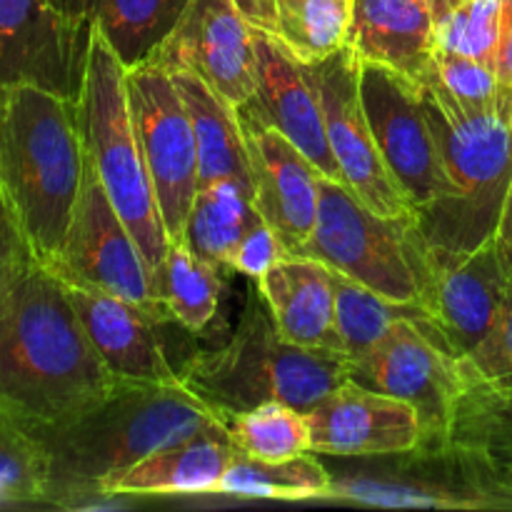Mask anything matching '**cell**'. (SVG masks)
<instances>
[{"instance_id": "1", "label": "cell", "mask_w": 512, "mask_h": 512, "mask_svg": "<svg viewBox=\"0 0 512 512\" xmlns=\"http://www.w3.org/2000/svg\"><path fill=\"white\" fill-rule=\"evenodd\" d=\"M118 385L63 280L43 263L30 265L0 300V410L45 433L73 423Z\"/></svg>"}, {"instance_id": "2", "label": "cell", "mask_w": 512, "mask_h": 512, "mask_svg": "<svg viewBox=\"0 0 512 512\" xmlns=\"http://www.w3.org/2000/svg\"><path fill=\"white\" fill-rule=\"evenodd\" d=\"M218 420L183 383H120L73 423L33 433L48 455V508H98L108 480Z\"/></svg>"}, {"instance_id": "3", "label": "cell", "mask_w": 512, "mask_h": 512, "mask_svg": "<svg viewBox=\"0 0 512 512\" xmlns=\"http://www.w3.org/2000/svg\"><path fill=\"white\" fill-rule=\"evenodd\" d=\"M88 173L78 100L33 83L0 88V193L38 263H55Z\"/></svg>"}, {"instance_id": "4", "label": "cell", "mask_w": 512, "mask_h": 512, "mask_svg": "<svg viewBox=\"0 0 512 512\" xmlns=\"http://www.w3.org/2000/svg\"><path fill=\"white\" fill-rule=\"evenodd\" d=\"M180 380L218 418L268 400L308 413L330 390L350 380V363L333 350L300 348L280 338L258 285H253L228 343L195 353L180 370Z\"/></svg>"}, {"instance_id": "5", "label": "cell", "mask_w": 512, "mask_h": 512, "mask_svg": "<svg viewBox=\"0 0 512 512\" xmlns=\"http://www.w3.org/2000/svg\"><path fill=\"white\" fill-rule=\"evenodd\" d=\"M425 115L440 158L453 180L448 205L415 215L425 243L445 250H475L495 238L512 178V135L503 113H470L433 75L420 83Z\"/></svg>"}, {"instance_id": "6", "label": "cell", "mask_w": 512, "mask_h": 512, "mask_svg": "<svg viewBox=\"0 0 512 512\" xmlns=\"http://www.w3.org/2000/svg\"><path fill=\"white\" fill-rule=\"evenodd\" d=\"M78 115L90 165L153 273L168 253L170 238L135 130L128 68L95 25L88 35Z\"/></svg>"}, {"instance_id": "7", "label": "cell", "mask_w": 512, "mask_h": 512, "mask_svg": "<svg viewBox=\"0 0 512 512\" xmlns=\"http://www.w3.org/2000/svg\"><path fill=\"white\" fill-rule=\"evenodd\" d=\"M425 238L415 215L385 218L345 183L320 175L318 220L303 253L393 303H418Z\"/></svg>"}, {"instance_id": "8", "label": "cell", "mask_w": 512, "mask_h": 512, "mask_svg": "<svg viewBox=\"0 0 512 512\" xmlns=\"http://www.w3.org/2000/svg\"><path fill=\"white\" fill-rule=\"evenodd\" d=\"M388 460L333 478L328 498L383 508L512 510V490L450 443H423Z\"/></svg>"}, {"instance_id": "9", "label": "cell", "mask_w": 512, "mask_h": 512, "mask_svg": "<svg viewBox=\"0 0 512 512\" xmlns=\"http://www.w3.org/2000/svg\"><path fill=\"white\" fill-rule=\"evenodd\" d=\"M350 380L413 405L423 423V443L445 440L468 390L460 358L428 313L395 323L368 353L350 360Z\"/></svg>"}, {"instance_id": "10", "label": "cell", "mask_w": 512, "mask_h": 512, "mask_svg": "<svg viewBox=\"0 0 512 512\" xmlns=\"http://www.w3.org/2000/svg\"><path fill=\"white\" fill-rule=\"evenodd\" d=\"M360 98L383 163L413 213L448 205L455 188L425 115L420 85L395 70L360 60Z\"/></svg>"}, {"instance_id": "11", "label": "cell", "mask_w": 512, "mask_h": 512, "mask_svg": "<svg viewBox=\"0 0 512 512\" xmlns=\"http://www.w3.org/2000/svg\"><path fill=\"white\" fill-rule=\"evenodd\" d=\"M128 95L165 233L175 243L183 240L185 220L200 188L193 123L173 75L153 60L128 70Z\"/></svg>"}, {"instance_id": "12", "label": "cell", "mask_w": 512, "mask_h": 512, "mask_svg": "<svg viewBox=\"0 0 512 512\" xmlns=\"http://www.w3.org/2000/svg\"><path fill=\"white\" fill-rule=\"evenodd\" d=\"M510 285L512 255L498 238L465 253L425 243L418 305L458 358L493 328Z\"/></svg>"}, {"instance_id": "13", "label": "cell", "mask_w": 512, "mask_h": 512, "mask_svg": "<svg viewBox=\"0 0 512 512\" xmlns=\"http://www.w3.org/2000/svg\"><path fill=\"white\" fill-rule=\"evenodd\" d=\"M50 270L65 285L145 305L168 320L153 300L150 270L143 253L110 203L90 160L73 220Z\"/></svg>"}, {"instance_id": "14", "label": "cell", "mask_w": 512, "mask_h": 512, "mask_svg": "<svg viewBox=\"0 0 512 512\" xmlns=\"http://www.w3.org/2000/svg\"><path fill=\"white\" fill-rule=\"evenodd\" d=\"M323 103L325 133L343 183L385 218L415 215L383 163L360 98V60L350 45L320 63L305 65Z\"/></svg>"}, {"instance_id": "15", "label": "cell", "mask_w": 512, "mask_h": 512, "mask_svg": "<svg viewBox=\"0 0 512 512\" xmlns=\"http://www.w3.org/2000/svg\"><path fill=\"white\" fill-rule=\"evenodd\" d=\"M90 23L63 0H0V88L33 83L78 100Z\"/></svg>"}, {"instance_id": "16", "label": "cell", "mask_w": 512, "mask_h": 512, "mask_svg": "<svg viewBox=\"0 0 512 512\" xmlns=\"http://www.w3.org/2000/svg\"><path fill=\"white\" fill-rule=\"evenodd\" d=\"M150 60L168 70H190L233 108L255 93V30L233 0H190Z\"/></svg>"}, {"instance_id": "17", "label": "cell", "mask_w": 512, "mask_h": 512, "mask_svg": "<svg viewBox=\"0 0 512 512\" xmlns=\"http://www.w3.org/2000/svg\"><path fill=\"white\" fill-rule=\"evenodd\" d=\"M310 453L330 458H390L423 443L418 410L388 393L345 380L305 413Z\"/></svg>"}, {"instance_id": "18", "label": "cell", "mask_w": 512, "mask_h": 512, "mask_svg": "<svg viewBox=\"0 0 512 512\" xmlns=\"http://www.w3.org/2000/svg\"><path fill=\"white\" fill-rule=\"evenodd\" d=\"M248 145L253 203L288 253L300 255L318 220L320 173L288 138L238 108Z\"/></svg>"}, {"instance_id": "19", "label": "cell", "mask_w": 512, "mask_h": 512, "mask_svg": "<svg viewBox=\"0 0 512 512\" xmlns=\"http://www.w3.org/2000/svg\"><path fill=\"white\" fill-rule=\"evenodd\" d=\"M255 58V93L240 110L288 138L320 175L343 183L325 133L323 103L305 63L260 30H255Z\"/></svg>"}, {"instance_id": "20", "label": "cell", "mask_w": 512, "mask_h": 512, "mask_svg": "<svg viewBox=\"0 0 512 512\" xmlns=\"http://www.w3.org/2000/svg\"><path fill=\"white\" fill-rule=\"evenodd\" d=\"M65 285V283H63ZM95 353L120 383H183L160 343L155 310L115 295L65 285Z\"/></svg>"}, {"instance_id": "21", "label": "cell", "mask_w": 512, "mask_h": 512, "mask_svg": "<svg viewBox=\"0 0 512 512\" xmlns=\"http://www.w3.org/2000/svg\"><path fill=\"white\" fill-rule=\"evenodd\" d=\"M235 455L225 425L213 423L190 438L155 450L103 485V498H170L218 495L220 480Z\"/></svg>"}, {"instance_id": "22", "label": "cell", "mask_w": 512, "mask_h": 512, "mask_svg": "<svg viewBox=\"0 0 512 512\" xmlns=\"http://www.w3.org/2000/svg\"><path fill=\"white\" fill-rule=\"evenodd\" d=\"M280 338L300 348L340 353L333 270L310 255L288 253L255 280ZM345 358V355H343Z\"/></svg>"}, {"instance_id": "23", "label": "cell", "mask_w": 512, "mask_h": 512, "mask_svg": "<svg viewBox=\"0 0 512 512\" xmlns=\"http://www.w3.org/2000/svg\"><path fill=\"white\" fill-rule=\"evenodd\" d=\"M348 45L420 85L435 60V18L425 0H353Z\"/></svg>"}, {"instance_id": "24", "label": "cell", "mask_w": 512, "mask_h": 512, "mask_svg": "<svg viewBox=\"0 0 512 512\" xmlns=\"http://www.w3.org/2000/svg\"><path fill=\"white\" fill-rule=\"evenodd\" d=\"M168 73L173 75L175 88L193 123L200 160V185L215 183V180H235L253 193L248 145H245L238 108H233L223 95L215 93L205 80H200L190 70H168Z\"/></svg>"}, {"instance_id": "25", "label": "cell", "mask_w": 512, "mask_h": 512, "mask_svg": "<svg viewBox=\"0 0 512 512\" xmlns=\"http://www.w3.org/2000/svg\"><path fill=\"white\" fill-rule=\"evenodd\" d=\"M263 223L253 193L235 180L200 185L185 220L183 243L205 263L230 273V263L245 235Z\"/></svg>"}, {"instance_id": "26", "label": "cell", "mask_w": 512, "mask_h": 512, "mask_svg": "<svg viewBox=\"0 0 512 512\" xmlns=\"http://www.w3.org/2000/svg\"><path fill=\"white\" fill-rule=\"evenodd\" d=\"M225 275V270L198 258L183 240H175L150 273V290L165 318L190 333H203L218 313Z\"/></svg>"}, {"instance_id": "27", "label": "cell", "mask_w": 512, "mask_h": 512, "mask_svg": "<svg viewBox=\"0 0 512 512\" xmlns=\"http://www.w3.org/2000/svg\"><path fill=\"white\" fill-rule=\"evenodd\" d=\"M190 0H75L125 68L145 63L165 43Z\"/></svg>"}, {"instance_id": "28", "label": "cell", "mask_w": 512, "mask_h": 512, "mask_svg": "<svg viewBox=\"0 0 512 512\" xmlns=\"http://www.w3.org/2000/svg\"><path fill=\"white\" fill-rule=\"evenodd\" d=\"M440 443H450L460 453L478 463L500 485L512 490V398L493 390L475 388L460 398L448 435Z\"/></svg>"}, {"instance_id": "29", "label": "cell", "mask_w": 512, "mask_h": 512, "mask_svg": "<svg viewBox=\"0 0 512 512\" xmlns=\"http://www.w3.org/2000/svg\"><path fill=\"white\" fill-rule=\"evenodd\" d=\"M353 0H273L260 33L278 40L295 60L320 63L348 45Z\"/></svg>"}, {"instance_id": "30", "label": "cell", "mask_w": 512, "mask_h": 512, "mask_svg": "<svg viewBox=\"0 0 512 512\" xmlns=\"http://www.w3.org/2000/svg\"><path fill=\"white\" fill-rule=\"evenodd\" d=\"M333 475L313 453L285 460H258L235 450L218 495L248 500H318L328 498Z\"/></svg>"}, {"instance_id": "31", "label": "cell", "mask_w": 512, "mask_h": 512, "mask_svg": "<svg viewBox=\"0 0 512 512\" xmlns=\"http://www.w3.org/2000/svg\"><path fill=\"white\" fill-rule=\"evenodd\" d=\"M333 290L340 355H345L348 363L368 353L395 323L425 313L418 303H393L338 270H333Z\"/></svg>"}, {"instance_id": "32", "label": "cell", "mask_w": 512, "mask_h": 512, "mask_svg": "<svg viewBox=\"0 0 512 512\" xmlns=\"http://www.w3.org/2000/svg\"><path fill=\"white\" fill-rule=\"evenodd\" d=\"M238 453L258 460H285L310 453V428L303 410L268 400L220 418Z\"/></svg>"}, {"instance_id": "33", "label": "cell", "mask_w": 512, "mask_h": 512, "mask_svg": "<svg viewBox=\"0 0 512 512\" xmlns=\"http://www.w3.org/2000/svg\"><path fill=\"white\" fill-rule=\"evenodd\" d=\"M48 508V455L28 428L0 410V508Z\"/></svg>"}, {"instance_id": "34", "label": "cell", "mask_w": 512, "mask_h": 512, "mask_svg": "<svg viewBox=\"0 0 512 512\" xmlns=\"http://www.w3.org/2000/svg\"><path fill=\"white\" fill-rule=\"evenodd\" d=\"M500 15H503V0H448L438 13H433L435 43L440 50L493 65Z\"/></svg>"}, {"instance_id": "35", "label": "cell", "mask_w": 512, "mask_h": 512, "mask_svg": "<svg viewBox=\"0 0 512 512\" xmlns=\"http://www.w3.org/2000/svg\"><path fill=\"white\" fill-rule=\"evenodd\" d=\"M433 75L470 113H495V110L503 113L498 75H495L493 65L485 60L435 48Z\"/></svg>"}, {"instance_id": "36", "label": "cell", "mask_w": 512, "mask_h": 512, "mask_svg": "<svg viewBox=\"0 0 512 512\" xmlns=\"http://www.w3.org/2000/svg\"><path fill=\"white\" fill-rule=\"evenodd\" d=\"M460 365L468 385L512 398V285L493 328L465 358H460Z\"/></svg>"}, {"instance_id": "37", "label": "cell", "mask_w": 512, "mask_h": 512, "mask_svg": "<svg viewBox=\"0 0 512 512\" xmlns=\"http://www.w3.org/2000/svg\"><path fill=\"white\" fill-rule=\"evenodd\" d=\"M38 263L18 218L10 210L8 200L0 193V300L13 290V285Z\"/></svg>"}, {"instance_id": "38", "label": "cell", "mask_w": 512, "mask_h": 512, "mask_svg": "<svg viewBox=\"0 0 512 512\" xmlns=\"http://www.w3.org/2000/svg\"><path fill=\"white\" fill-rule=\"evenodd\" d=\"M288 255V248L283 245V240L278 238L273 228L268 223H258L248 235L243 238V243L238 245L233 255V263L230 270L233 273H243L248 278L258 280L260 275L268 273L280 258Z\"/></svg>"}, {"instance_id": "39", "label": "cell", "mask_w": 512, "mask_h": 512, "mask_svg": "<svg viewBox=\"0 0 512 512\" xmlns=\"http://www.w3.org/2000/svg\"><path fill=\"white\" fill-rule=\"evenodd\" d=\"M493 70L500 85V108L503 115L512 120V0H503L500 15V35L493 53Z\"/></svg>"}, {"instance_id": "40", "label": "cell", "mask_w": 512, "mask_h": 512, "mask_svg": "<svg viewBox=\"0 0 512 512\" xmlns=\"http://www.w3.org/2000/svg\"><path fill=\"white\" fill-rule=\"evenodd\" d=\"M495 238H498L512 255V178L508 185V193H505L503 213H500V223H498V233H495Z\"/></svg>"}, {"instance_id": "41", "label": "cell", "mask_w": 512, "mask_h": 512, "mask_svg": "<svg viewBox=\"0 0 512 512\" xmlns=\"http://www.w3.org/2000/svg\"><path fill=\"white\" fill-rule=\"evenodd\" d=\"M425 3L430 5V10H433V13H438V10L443 8V5L448 3V0H425Z\"/></svg>"}, {"instance_id": "42", "label": "cell", "mask_w": 512, "mask_h": 512, "mask_svg": "<svg viewBox=\"0 0 512 512\" xmlns=\"http://www.w3.org/2000/svg\"><path fill=\"white\" fill-rule=\"evenodd\" d=\"M63 3L68 5L70 10H75V13H80V10H78V5H75V0H63ZM80 15H83V13H80ZM88 23H90V20H88Z\"/></svg>"}, {"instance_id": "43", "label": "cell", "mask_w": 512, "mask_h": 512, "mask_svg": "<svg viewBox=\"0 0 512 512\" xmlns=\"http://www.w3.org/2000/svg\"><path fill=\"white\" fill-rule=\"evenodd\" d=\"M510 135H512V120H510Z\"/></svg>"}]
</instances>
